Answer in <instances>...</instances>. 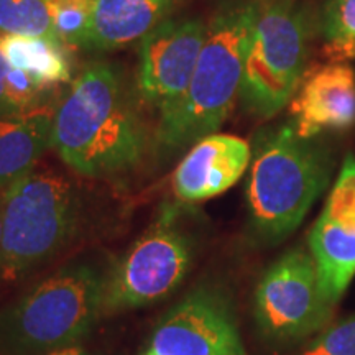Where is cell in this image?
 I'll return each instance as SVG.
<instances>
[{
	"label": "cell",
	"mask_w": 355,
	"mask_h": 355,
	"mask_svg": "<svg viewBox=\"0 0 355 355\" xmlns=\"http://www.w3.org/2000/svg\"><path fill=\"white\" fill-rule=\"evenodd\" d=\"M109 266L76 257L0 308V355H43L81 343L104 316Z\"/></svg>",
	"instance_id": "cell-4"
},
{
	"label": "cell",
	"mask_w": 355,
	"mask_h": 355,
	"mask_svg": "<svg viewBox=\"0 0 355 355\" xmlns=\"http://www.w3.org/2000/svg\"><path fill=\"white\" fill-rule=\"evenodd\" d=\"M332 158L291 122L260 132L247 183L248 239L259 247L286 241L329 184Z\"/></svg>",
	"instance_id": "cell-3"
},
{
	"label": "cell",
	"mask_w": 355,
	"mask_h": 355,
	"mask_svg": "<svg viewBox=\"0 0 355 355\" xmlns=\"http://www.w3.org/2000/svg\"><path fill=\"white\" fill-rule=\"evenodd\" d=\"M300 355H355V314L322 329Z\"/></svg>",
	"instance_id": "cell-21"
},
{
	"label": "cell",
	"mask_w": 355,
	"mask_h": 355,
	"mask_svg": "<svg viewBox=\"0 0 355 355\" xmlns=\"http://www.w3.org/2000/svg\"><path fill=\"white\" fill-rule=\"evenodd\" d=\"M8 68H10V66L7 64L6 58H3L2 51H0V115L17 114L10 99H8V92H7Z\"/></svg>",
	"instance_id": "cell-22"
},
{
	"label": "cell",
	"mask_w": 355,
	"mask_h": 355,
	"mask_svg": "<svg viewBox=\"0 0 355 355\" xmlns=\"http://www.w3.org/2000/svg\"><path fill=\"white\" fill-rule=\"evenodd\" d=\"M64 48L53 40L0 33V51L7 64L25 71L48 87L71 81V64Z\"/></svg>",
	"instance_id": "cell-16"
},
{
	"label": "cell",
	"mask_w": 355,
	"mask_h": 355,
	"mask_svg": "<svg viewBox=\"0 0 355 355\" xmlns=\"http://www.w3.org/2000/svg\"><path fill=\"white\" fill-rule=\"evenodd\" d=\"M259 0H220L183 99L158 117L153 145L162 157L219 130L241 94Z\"/></svg>",
	"instance_id": "cell-2"
},
{
	"label": "cell",
	"mask_w": 355,
	"mask_h": 355,
	"mask_svg": "<svg viewBox=\"0 0 355 355\" xmlns=\"http://www.w3.org/2000/svg\"><path fill=\"white\" fill-rule=\"evenodd\" d=\"M308 250L316 261L324 291L336 306L355 277V225L322 212L309 230Z\"/></svg>",
	"instance_id": "cell-15"
},
{
	"label": "cell",
	"mask_w": 355,
	"mask_h": 355,
	"mask_svg": "<svg viewBox=\"0 0 355 355\" xmlns=\"http://www.w3.org/2000/svg\"><path fill=\"white\" fill-rule=\"evenodd\" d=\"M0 33L38 37L60 43L48 0H0Z\"/></svg>",
	"instance_id": "cell-18"
},
{
	"label": "cell",
	"mask_w": 355,
	"mask_h": 355,
	"mask_svg": "<svg viewBox=\"0 0 355 355\" xmlns=\"http://www.w3.org/2000/svg\"><path fill=\"white\" fill-rule=\"evenodd\" d=\"M321 30L322 55L334 63H345L355 56V0H326Z\"/></svg>",
	"instance_id": "cell-17"
},
{
	"label": "cell",
	"mask_w": 355,
	"mask_h": 355,
	"mask_svg": "<svg viewBox=\"0 0 355 355\" xmlns=\"http://www.w3.org/2000/svg\"><path fill=\"white\" fill-rule=\"evenodd\" d=\"M206 30L198 17H168L140 40L137 92L158 117L188 91Z\"/></svg>",
	"instance_id": "cell-10"
},
{
	"label": "cell",
	"mask_w": 355,
	"mask_h": 355,
	"mask_svg": "<svg viewBox=\"0 0 355 355\" xmlns=\"http://www.w3.org/2000/svg\"><path fill=\"white\" fill-rule=\"evenodd\" d=\"M324 214L344 224L355 225V157L344 159L343 170L327 199Z\"/></svg>",
	"instance_id": "cell-20"
},
{
	"label": "cell",
	"mask_w": 355,
	"mask_h": 355,
	"mask_svg": "<svg viewBox=\"0 0 355 355\" xmlns=\"http://www.w3.org/2000/svg\"><path fill=\"white\" fill-rule=\"evenodd\" d=\"M53 115L46 107L0 115V191L37 166L51 146Z\"/></svg>",
	"instance_id": "cell-14"
},
{
	"label": "cell",
	"mask_w": 355,
	"mask_h": 355,
	"mask_svg": "<svg viewBox=\"0 0 355 355\" xmlns=\"http://www.w3.org/2000/svg\"><path fill=\"white\" fill-rule=\"evenodd\" d=\"M252 148L245 140L225 133H211L196 141L176 166L171 178L178 201L201 202L225 193L250 165Z\"/></svg>",
	"instance_id": "cell-12"
},
{
	"label": "cell",
	"mask_w": 355,
	"mask_h": 355,
	"mask_svg": "<svg viewBox=\"0 0 355 355\" xmlns=\"http://www.w3.org/2000/svg\"><path fill=\"white\" fill-rule=\"evenodd\" d=\"M43 355H92V354L89 352V350L84 349L81 344H76V345H69V347L56 349V350H53V352H48Z\"/></svg>",
	"instance_id": "cell-23"
},
{
	"label": "cell",
	"mask_w": 355,
	"mask_h": 355,
	"mask_svg": "<svg viewBox=\"0 0 355 355\" xmlns=\"http://www.w3.org/2000/svg\"><path fill=\"white\" fill-rule=\"evenodd\" d=\"M96 0H48L56 37L66 48L86 50Z\"/></svg>",
	"instance_id": "cell-19"
},
{
	"label": "cell",
	"mask_w": 355,
	"mask_h": 355,
	"mask_svg": "<svg viewBox=\"0 0 355 355\" xmlns=\"http://www.w3.org/2000/svg\"><path fill=\"white\" fill-rule=\"evenodd\" d=\"M137 96L117 64L87 66L55 109L51 148L76 175L125 176L140 165L150 145Z\"/></svg>",
	"instance_id": "cell-1"
},
{
	"label": "cell",
	"mask_w": 355,
	"mask_h": 355,
	"mask_svg": "<svg viewBox=\"0 0 355 355\" xmlns=\"http://www.w3.org/2000/svg\"><path fill=\"white\" fill-rule=\"evenodd\" d=\"M189 214L188 202H163L145 232L110 263L104 316L148 308L181 286L198 247Z\"/></svg>",
	"instance_id": "cell-6"
},
{
	"label": "cell",
	"mask_w": 355,
	"mask_h": 355,
	"mask_svg": "<svg viewBox=\"0 0 355 355\" xmlns=\"http://www.w3.org/2000/svg\"><path fill=\"white\" fill-rule=\"evenodd\" d=\"M181 0H96L86 51H109L140 42Z\"/></svg>",
	"instance_id": "cell-13"
},
{
	"label": "cell",
	"mask_w": 355,
	"mask_h": 355,
	"mask_svg": "<svg viewBox=\"0 0 355 355\" xmlns=\"http://www.w3.org/2000/svg\"><path fill=\"white\" fill-rule=\"evenodd\" d=\"M291 123L298 135L314 139L326 130L355 123V71L347 63L318 64L304 73L290 101Z\"/></svg>",
	"instance_id": "cell-11"
},
{
	"label": "cell",
	"mask_w": 355,
	"mask_h": 355,
	"mask_svg": "<svg viewBox=\"0 0 355 355\" xmlns=\"http://www.w3.org/2000/svg\"><path fill=\"white\" fill-rule=\"evenodd\" d=\"M2 245H3V191H0V270H2Z\"/></svg>",
	"instance_id": "cell-24"
},
{
	"label": "cell",
	"mask_w": 355,
	"mask_h": 355,
	"mask_svg": "<svg viewBox=\"0 0 355 355\" xmlns=\"http://www.w3.org/2000/svg\"><path fill=\"white\" fill-rule=\"evenodd\" d=\"M308 40L298 0H259L239 94L252 115L270 119L293 99L304 76Z\"/></svg>",
	"instance_id": "cell-7"
},
{
	"label": "cell",
	"mask_w": 355,
	"mask_h": 355,
	"mask_svg": "<svg viewBox=\"0 0 355 355\" xmlns=\"http://www.w3.org/2000/svg\"><path fill=\"white\" fill-rule=\"evenodd\" d=\"M336 306L309 250L295 247L261 273L254 293L257 331L266 343L291 345L326 329Z\"/></svg>",
	"instance_id": "cell-8"
},
{
	"label": "cell",
	"mask_w": 355,
	"mask_h": 355,
	"mask_svg": "<svg viewBox=\"0 0 355 355\" xmlns=\"http://www.w3.org/2000/svg\"><path fill=\"white\" fill-rule=\"evenodd\" d=\"M141 355H247L229 293L201 283L153 327Z\"/></svg>",
	"instance_id": "cell-9"
},
{
	"label": "cell",
	"mask_w": 355,
	"mask_h": 355,
	"mask_svg": "<svg viewBox=\"0 0 355 355\" xmlns=\"http://www.w3.org/2000/svg\"><path fill=\"white\" fill-rule=\"evenodd\" d=\"M86 206L79 186L51 168L28 171L3 189L0 282H19L81 235Z\"/></svg>",
	"instance_id": "cell-5"
}]
</instances>
